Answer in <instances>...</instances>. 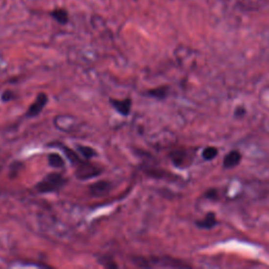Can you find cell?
Masks as SVG:
<instances>
[{
	"instance_id": "5",
	"label": "cell",
	"mask_w": 269,
	"mask_h": 269,
	"mask_svg": "<svg viewBox=\"0 0 269 269\" xmlns=\"http://www.w3.org/2000/svg\"><path fill=\"white\" fill-rule=\"evenodd\" d=\"M232 3H235L236 8L241 10H249L254 11L262 8V5L266 3L264 0H232Z\"/></svg>"
},
{
	"instance_id": "14",
	"label": "cell",
	"mask_w": 269,
	"mask_h": 269,
	"mask_svg": "<svg viewBox=\"0 0 269 269\" xmlns=\"http://www.w3.org/2000/svg\"><path fill=\"white\" fill-rule=\"evenodd\" d=\"M62 149L64 150L65 155H67V157L70 159V161L74 164V165H77L80 161H81V159L79 158V156L77 155V152L70 149L69 147H62Z\"/></svg>"
},
{
	"instance_id": "17",
	"label": "cell",
	"mask_w": 269,
	"mask_h": 269,
	"mask_svg": "<svg viewBox=\"0 0 269 269\" xmlns=\"http://www.w3.org/2000/svg\"><path fill=\"white\" fill-rule=\"evenodd\" d=\"M13 98H14V93L12 91H5V92H3L2 97H1L3 102H9V101L12 100Z\"/></svg>"
},
{
	"instance_id": "4",
	"label": "cell",
	"mask_w": 269,
	"mask_h": 269,
	"mask_svg": "<svg viewBox=\"0 0 269 269\" xmlns=\"http://www.w3.org/2000/svg\"><path fill=\"white\" fill-rule=\"evenodd\" d=\"M112 188H113V184L110 182V181L100 180L95 183H93L90 186L89 191L94 197H103V196L111 193Z\"/></svg>"
},
{
	"instance_id": "10",
	"label": "cell",
	"mask_w": 269,
	"mask_h": 269,
	"mask_svg": "<svg viewBox=\"0 0 269 269\" xmlns=\"http://www.w3.org/2000/svg\"><path fill=\"white\" fill-rule=\"evenodd\" d=\"M167 94H169V87L167 86H159L147 92L148 96L157 99H164L167 96Z\"/></svg>"
},
{
	"instance_id": "12",
	"label": "cell",
	"mask_w": 269,
	"mask_h": 269,
	"mask_svg": "<svg viewBox=\"0 0 269 269\" xmlns=\"http://www.w3.org/2000/svg\"><path fill=\"white\" fill-rule=\"evenodd\" d=\"M49 164L55 167V169H61L64 166V160L60 155L52 152V154L49 155Z\"/></svg>"
},
{
	"instance_id": "15",
	"label": "cell",
	"mask_w": 269,
	"mask_h": 269,
	"mask_svg": "<svg viewBox=\"0 0 269 269\" xmlns=\"http://www.w3.org/2000/svg\"><path fill=\"white\" fill-rule=\"evenodd\" d=\"M132 260H133V263L139 267H152L150 259L144 258V257H134Z\"/></svg>"
},
{
	"instance_id": "2",
	"label": "cell",
	"mask_w": 269,
	"mask_h": 269,
	"mask_svg": "<svg viewBox=\"0 0 269 269\" xmlns=\"http://www.w3.org/2000/svg\"><path fill=\"white\" fill-rule=\"evenodd\" d=\"M102 170L100 167L94 165L90 162H84V161H80L77 164V169H76V177L80 180H86V179H91L94 177H97L99 174L102 173Z\"/></svg>"
},
{
	"instance_id": "11",
	"label": "cell",
	"mask_w": 269,
	"mask_h": 269,
	"mask_svg": "<svg viewBox=\"0 0 269 269\" xmlns=\"http://www.w3.org/2000/svg\"><path fill=\"white\" fill-rule=\"evenodd\" d=\"M50 15L53 16L54 19H56L58 23L61 24H65L69 21V14L68 12L63 9H57L50 13Z\"/></svg>"
},
{
	"instance_id": "6",
	"label": "cell",
	"mask_w": 269,
	"mask_h": 269,
	"mask_svg": "<svg viewBox=\"0 0 269 269\" xmlns=\"http://www.w3.org/2000/svg\"><path fill=\"white\" fill-rule=\"evenodd\" d=\"M110 102L119 114L123 116H128L130 114V108H132V99L126 98L124 100H118V99L112 98L110 99Z\"/></svg>"
},
{
	"instance_id": "7",
	"label": "cell",
	"mask_w": 269,
	"mask_h": 269,
	"mask_svg": "<svg viewBox=\"0 0 269 269\" xmlns=\"http://www.w3.org/2000/svg\"><path fill=\"white\" fill-rule=\"evenodd\" d=\"M242 160V155L240 154L239 150H231L228 155L225 156L223 165L225 169H234L238 166Z\"/></svg>"
},
{
	"instance_id": "18",
	"label": "cell",
	"mask_w": 269,
	"mask_h": 269,
	"mask_svg": "<svg viewBox=\"0 0 269 269\" xmlns=\"http://www.w3.org/2000/svg\"><path fill=\"white\" fill-rule=\"evenodd\" d=\"M217 196H218V194H217V191H216V190H210V191H208V192L206 193V197L209 198V199L216 198Z\"/></svg>"
},
{
	"instance_id": "13",
	"label": "cell",
	"mask_w": 269,
	"mask_h": 269,
	"mask_svg": "<svg viewBox=\"0 0 269 269\" xmlns=\"http://www.w3.org/2000/svg\"><path fill=\"white\" fill-rule=\"evenodd\" d=\"M77 148L80 151V154H81L87 160H90V159H92L93 157H95L97 155L96 150L94 148H92V147H84V145H78Z\"/></svg>"
},
{
	"instance_id": "1",
	"label": "cell",
	"mask_w": 269,
	"mask_h": 269,
	"mask_svg": "<svg viewBox=\"0 0 269 269\" xmlns=\"http://www.w3.org/2000/svg\"><path fill=\"white\" fill-rule=\"evenodd\" d=\"M65 184V179L59 172L49 173L45 179L41 180L39 183L36 184V190L40 194H49L59 191Z\"/></svg>"
},
{
	"instance_id": "16",
	"label": "cell",
	"mask_w": 269,
	"mask_h": 269,
	"mask_svg": "<svg viewBox=\"0 0 269 269\" xmlns=\"http://www.w3.org/2000/svg\"><path fill=\"white\" fill-rule=\"evenodd\" d=\"M218 155V148L215 147H208L206 148H204V150H203V158H204L205 160H213L217 157Z\"/></svg>"
},
{
	"instance_id": "9",
	"label": "cell",
	"mask_w": 269,
	"mask_h": 269,
	"mask_svg": "<svg viewBox=\"0 0 269 269\" xmlns=\"http://www.w3.org/2000/svg\"><path fill=\"white\" fill-rule=\"evenodd\" d=\"M197 226L200 228H212L217 224V218L214 213H208L202 220L198 221Z\"/></svg>"
},
{
	"instance_id": "8",
	"label": "cell",
	"mask_w": 269,
	"mask_h": 269,
	"mask_svg": "<svg viewBox=\"0 0 269 269\" xmlns=\"http://www.w3.org/2000/svg\"><path fill=\"white\" fill-rule=\"evenodd\" d=\"M171 162L176 166H184L186 165V159H187V152L186 150H173L171 152Z\"/></svg>"
},
{
	"instance_id": "3",
	"label": "cell",
	"mask_w": 269,
	"mask_h": 269,
	"mask_svg": "<svg viewBox=\"0 0 269 269\" xmlns=\"http://www.w3.org/2000/svg\"><path fill=\"white\" fill-rule=\"evenodd\" d=\"M48 103V95L45 93L38 94V96L36 97L34 102L28 107L26 112V116L28 118H35L38 115L41 114L43 107H45Z\"/></svg>"
}]
</instances>
